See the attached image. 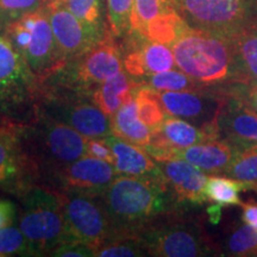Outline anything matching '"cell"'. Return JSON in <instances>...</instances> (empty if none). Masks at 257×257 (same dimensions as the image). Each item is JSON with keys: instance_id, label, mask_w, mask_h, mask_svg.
Listing matches in <instances>:
<instances>
[{"instance_id": "cell-17", "label": "cell", "mask_w": 257, "mask_h": 257, "mask_svg": "<svg viewBox=\"0 0 257 257\" xmlns=\"http://www.w3.org/2000/svg\"><path fill=\"white\" fill-rule=\"evenodd\" d=\"M217 134L218 140L239 149L257 146V112L226 95L218 115Z\"/></svg>"}, {"instance_id": "cell-21", "label": "cell", "mask_w": 257, "mask_h": 257, "mask_svg": "<svg viewBox=\"0 0 257 257\" xmlns=\"http://www.w3.org/2000/svg\"><path fill=\"white\" fill-rule=\"evenodd\" d=\"M111 125L112 135L141 148L147 147L152 141V130L138 117L135 95L112 115Z\"/></svg>"}, {"instance_id": "cell-32", "label": "cell", "mask_w": 257, "mask_h": 257, "mask_svg": "<svg viewBox=\"0 0 257 257\" xmlns=\"http://www.w3.org/2000/svg\"><path fill=\"white\" fill-rule=\"evenodd\" d=\"M135 0H107V23L117 38L125 37L131 30V14Z\"/></svg>"}, {"instance_id": "cell-12", "label": "cell", "mask_w": 257, "mask_h": 257, "mask_svg": "<svg viewBox=\"0 0 257 257\" xmlns=\"http://www.w3.org/2000/svg\"><path fill=\"white\" fill-rule=\"evenodd\" d=\"M167 114L186 119L218 140L217 119L226 95L220 87H201L194 91L159 92Z\"/></svg>"}, {"instance_id": "cell-28", "label": "cell", "mask_w": 257, "mask_h": 257, "mask_svg": "<svg viewBox=\"0 0 257 257\" xmlns=\"http://www.w3.org/2000/svg\"><path fill=\"white\" fill-rule=\"evenodd\" d=\"M186 25L187 24L179 15V12H173L154 19L140 34H142L148 40L170 47L180 36Z\"/></svg>"}, {"instance_id": "cell-9", "label": "cell", "mask_w": 257, "mask_h": 257, "mask_svg": "<svg viewBox=\"0 0 257 257\" xmlns=\"http://www.w3.org/2000/svg\"><path fill=\"white\" fill-rule=\"evenodd\" d=\"M186 24L236 37L257 19V0H174Z\"/></svg>"}, {"instance_id": "cell-39", "label": "cell", "mask_w": 257, "mask_h": 257, "mask_svg": "<svg viewBox=\"0 0 257 257\" xmlns=\"http://www.w3.org/2000/svg\"><path fill=\"white\" fill-rule=\"evenodd\" d=\"M242 207V220L244 224L257 229V202L246 201L239 205Z\"/></svg>"}, {"instance_id": "cell-22", "label": "cell", "mask_w": 257, "mask_h": 257, "mask_svg": "<svg viewBox=\"0 0 257 257\" xmlns=\"http://www.w3.org/2000/svg\"><path fill=\"white\" fill-rule=\"evenodd\" d=\"M232 41L240 82H257V19Z\"/></svg>"}, {"instance_id": "cell-20", "label": "cell", "mask_w": 257, "mask_h": 257, "mask_svg": "<svg viewBox=\"0 0 257 257\" xmlns=\"http://www.w3.org/2000/svg\"><path fill=\"white\" fill-rule=\"evenodd\" d=\"M140 85L137 80L131 78L130 74L120 70L101 82L92 92L91 98L111 118L128 99L133 98Z\"/></svg>"}, {"instance_id": "cell-26", "label": "cell", "mask_w": 257, "mask_h": 257, "mask_svg": "<svg viewBox=\"0 0 257 257\" xmlns=\"http://www.w3.org/2000/svg\"><path fill=\"white\" fill-rule=\"evenodd\" d=\"M221 175L237 180L245 189L257 192V146L239 149Z\"/></svg>"}, {"instance_id": "cell-37", "label": "cell", "mask_w": 257, "mask_h": 257, "mask_svg": "<svg viewBox=\"0 0 257 257\" xmlns=\"http://www.w3.org/2000/svg\"><path fill=\"white\" fill-rule=\"evenodd\" d=\"M86 155L95 157V159L106 161L108 163H113V154L110 146L105 141L104 137L87 138L86 146Z\"/></svg>"}, {"instance_id": "cell-11", "label": "cell", "mask_w": 257, "mask_h": 257, "mask_svg": "<svg viewBox=\"0 0 257 257\" xmlns=\"http://www.w3.org/2000/svg\"><path fill=\"white\" fill-rule=\"evenodd\" d=\"M41 83L12 42L0 34V110L10 111L36 100Z\"/></svg>"}, {"instance_id": "cell-34", "label": "cell", "mask_w": 257, "mask_h": 257, "mask_svg": "<svg viewBox=\"0 0 257 257\" xmlns=\"http://www.w3.org/2000/svg\"><path fill=\"white\" fill-rule=\"evenodd\" d=\"M44 8L43 0H0V11L8 23Z\"/></svg>"}, {"instance_id": "cell-23", "label": "cell", "mask_w": 257, "mask_h": 257, "mask_svg": "<svg viewBox=\"0 0 257 257\" xmlns=\"http://www.w3.org/2000/svg\"><path fill=\"white\" fill-rule=\"evenodd\" d=\"M147 249L137 232H117L95 248L96 257L147 256Z\"/></svg>"}, {"instance_id": "cell-18", "label": "cell", "mask_w": 257, "mask_h": 257, "mask_svg": "<svg viewBox=\"0 0 257 257\" xmlns=\"http://www.w3.org/2000/svg\"><path fill=\"white\" fill-rule=\"evenodd\" d=\"M113 154V168L117 175L133 178L166 180L155 160L143 148L127 141L108 135L104 137Z\"/></svg>"}, {"instance_id": "cell-3", "label": "cell", "mask_w": 257, "mask_h": 257, "mask_svg": "<svg viewBox=\"0 0 257 257\" xmlns=\"http://www.w3.org/2000/svg\"><path fill=\"white\" fill-rule=\"evenodd\" d=\"M137 233L149 256H216L221 251L208 236L200 218L185 214L181 208L159 214Z\"/></svg>"}, {"instance_id": "cell-25", "label": "cell", "mask_w": 257, "mask_h": 257, "mask_svg": "<svg viewBox=\"0 0 257 257\" xmlns=\"http://www.w3.org/2000/svg\"><path fill=\"white\" fill-rule=\"evenodd\" d=\"M240 191H245L243 184L221 174H211L205 186L207 200L220 207L242 204L239 199Z\"/></svg>"}, {"instance_id": "cell-36", "label": "cell", "mask_w": 257, "mask_h": 257, "mask_svg": "<svg viewBox=\"0 0 257 257\" xmlns=\"http://www.w3.org/2000/svg\"><path fill=\"white\" fill-rule=\"evenodd\" d=\"M48 256L55 257H93L95 256L94 246L80 240H64L54 248Z\"/></svg>"}, {"instance_id": "cell-30", "label": "cell", "mask_w": 257, "mask_h": 257, "mask_svg": "<svg viewBox=\"0 0 257 257\" xmlns=\"http://www.w3.org/2000/svg\"><path fill=\"white\" fill-rule=\"evenodd\" d=\"M221 252L224 256H257V229L248 224L236 226L225 239Z\"/></svg>"}, {"instance_id": "cell-2", "label": "cell", "mask_w": 257, "mask_h": 257, "mask_svg": "<svg viewBox=\"0 0 257 257\" xmlns=\"http://www.w3.org/2000/svg\"><path fill=\"white\" fill-rule=\"evenodd\" d=\"M102 198L114 233L137 232L159 214L181 208L167 180L117 175Z\"/></svg>"}, {"instance_id": "cell-8", "label": "cell", "mask_w": 257, "mask_h": 257, "mask_svg": "<svg viewBox=\"0 0 257 257\" xmlns=\"http://www.w3.org/2000/svg\"><path fill=\"white\" fill-rule=\"evenodd\" d=\"M35 110L69 125L87 138L112 134L111 118L92 100L91 95L41 83Z\"/></svg>"}, {"instance_id": "cell-1", "label": "cell", "mask_w": 257, "mask_h": 257, "mask_svg": "<svg viewBox=\"0 0 257 257\" xmlns=\"http://www.w3.org/2000/svg\"><path fill=\"white\" fill-rule=\"evenodd\" d=\"M170 48L176 67L202 87L240 82L232 38L186 25Z\"/></svg>"}, {"instance_id": "cell-10", "label": "cell", "mask_w": 257, "mask_h": 257, "mask_svg": "<svg viewBox=\"0 0 257 257\" xmlns=\"http://www.w3.org/2000/svg\"><path fill=\"white\" fill-rule=\"evenodd\" d=\"M57 192L62 204L64 240H80L95 249L114 233L102 194Z\"/></svg>"}, {"instance_id": "cell-33", "label": "cell", "mask_w": 257, "mask_h": 257, "mask_svg": "<svg viewBox=\"0 0 257 257\" xmlns=\"http://www.w3.org/2000/svg\"><path fill=\"white\" fill-rule=\"evenodd\" d=\"M32 256L28 239L19 227L8 226L0 230V256Z\"/></svg>"}, {"instance_id": "cell-35", "label": "cell", "mask_w": 257, "mask_h": 257, "mask_svg": "<svg viewBox=\"0 0 257 257\" xmlns=\"http://www.w3.org/2000/svg\"><path fill=\"white\" fill-rule=\"evenodd\" d=\"M220 88L226 95L242 102L250 110L257 112V82H233Z\"/></svg>"}, {"instance_id": "cell-7", "label": "cell", "mask_w": 257, "mask_h": 257, "mask_svg": "<svg viewBox=\"0 0 257 257\" xmlns=\"http://www.w3.org/2000/svg\"><path fill=\"white\" fill-rule=\"evenodd\" d=\"M115 38L110 30L99 43L69 60L62 69L43 82L91 95L101 82L123 70V50Z\"/></svg>"}, {"instance_id": "cell-16", "label": "cell", "mask_w": 257, "mask_h": 257, "mask_svg": "<svg viewBox=\"0 0 257 257\" xmlns=\"http://www.w3.org/2000/svg\"><path fill=\"white\" fill-rule=\"evenodd\" d=\"M180 207L201 206L207 202V174L192 163L176 157L155 160Z\"/></svg>"}, {"instance_id": "cell-15", "label": "cell", "mask_w": 257, "mask_h": 257, "mask_svg": "<svg viewBox=\"0 0 257 257\" xmlns=\"http://www.w3.org/2000/svg\"><path fill=\"white\" fill-rule=\"evenodd\" d=\"M47 12L57 46L67 61L82 55L110 31V28L101 29L85 23L64 5L47 9Z\"/></svg>"}, {"instance_id": "cell-29", "label": "cell", "mask_w": 257, "mask_h": 257, "mask_svg": "<svg viewBox=\"0 0 257 257\" xmlns=\"http://www.w3.org/2000/svg\"><path fill=\"white\" fill-rule=\"evenodd\" d=\"M173 12H178L174 0H135L131 30L141 32L154 19Z\"/></svg>"}, {"instance_id": "cell-38", "label": "cell", "mask_w": 257, "mask_h": 257, "mask_svg": "<svg viewBox=\"0 0 257 257\" xmlns=\"http://www.w3.org/2000/svg\"><path fill=\"white\" fill-rule=\"evenodd\" d=\"M17 208L16 205L10 200H0V230L8 227L16 219Z\"/></svg>"}, {"instance_id": "cell-5", "label": "cell", "mask_w": 257, "mask_h": 257, "mask_svg": "<svg viewBox=\"0 0 257 257\" xmlns=\"http://www.w3.org/2000/svg\"><path fill=\"white\" fill-rule=\"evenodd\" d=\"M4 35L23 55L40 83L68 62L57 46L46 8L10 22Z\"/></svg>"}, {"instance_id": "cell-27", "label": "cell", "mask_w": 257, "mask_h": 257, "mask_svg": "<svg viewBox=\"0 0 257 257\" xmlns=\"http://www.w3.org/2000/svg\"><path fill=\"white\" fill-rule=\"evenodd\" d=\"M138 82L148 87L155 89L157 92H181L194 91L201 88L202 86L195 82L187 74L176 69H170L167 72L148 74L143 78L138 79Z\"/></svg>"}, {"instance_id": "cell-40", "label": "cell", "mask_w": 257, "mask_h": 257, "mask_svg": "<svg viewBox=\"0 0 257 257\" xmlns=\"http://www.w3.org/2000/svg\"><path fill=\"white\" fill-rule=\"evenodd\" d=\"M64 2H66V0H43L44 6H46L47 9L55 8V6H59V5H63Z\"/></svg>"}, {"instance_id": "cell-13", "label": "cell", "mask_w": 257, "mask_h": 257, "mask_svg": "<svg viewBox=\"0 0 257 257\" xmlns=\"http://www.w3.org/2000/svg\"><path fill=\"white\" fill-rule=\"evenodd\" d=\"M22 124L0 125V188L21 195L40 179L23 142Z\"/></svg>"}, {"instance_id": "cell-4", "label": "cell", "mask_w": 257, "mask_h": 257, "mask_svg": "<svg viewBox=\"0 0 257 257\" xmlns=\"http://www.w3.org/2000/svg\"><path fill=\"white\" fill-rule=\"evenodd\" d=\"M25 149L41 178L86 156L87 137L69 125L35 110L34 119L23 126Z\"/></svg>"}, {"instance_id": "cell-41", "label": "cell", "mask_w": 257, "mask_h": 257, "mask_svg": "<svg viewBox=\"0 0 257 257\" xmlns=\"http://www.w3.org/2000/svg\"><path fill=\"white\" fill-rule=\"evenodd\" d=\"M6 24H8V21H6L4 15L2 14V11H0V31H4Z\"/></svg>"}, {"instance_id": "cell-19", "label": "cell", "mask_w": 257, "mask_h": 257, "mask_svg": "<svg viewBox=\"0 0 257 257\" xmlns=\"http://www.w3.org/2000/svg\"><path fill=\"white\" fill-rule=\"evenodd\" d=\"M238 152L239 148L232 146L226 141L214 140L195 144L185 149H174L169 153L168 157L187 161L206 174L211 175L223 174Z\"/></svg>"}, {"instance_id": "cell-14", "label": "cell", "mask_w": 257, "mask_h": 257, "mask_svg": "<svg viewBox=\"0 0 257 257\" xmlns=\"http://www.w3.org/2000/svg\"><path fill=\"white\" fill-rule=\"evenodd\" d=\"M115 176L111 163L86 155L51 173L47 180L57 191L104 194Z\"/></svg>"}, {"instance_id": "cell-6", "label": "cell", "mask_w": 257, "mask_h": 257, "mask_svg": "<svg viewBox=\"0 0 257 257\" xmlns=\"http://www.w3.org/2000/svg\"><path fill=\"white\" fill-rule=\"evenodd\" d=\"M23 211L19 229L28 239L32 256L49 255L64 240V219L59 192L34 184L22 193Z\"/></svg>"}, {"instance_id": "cell-31", "label": "cell", "mask_w": 257, "mask_h": 257, "mask_svg": "<svg viewBox=\"0 0 257 257\" xmlns=\"http://www.w3.org/2000/svg\"><path fill=\"white\" fill-rule=\"evenodd\" d=\"M64 6L82 22L96 28H110L105 22L104 0H66Z\"/></svg>"}, {"instance_id": "cell-24", "label": "cell", "mask_w": 257, "mask_h": 257, "mask_svg": "<svg viewBox=\"0 0 257 257\" xmlns=\"http://www.w3.org/2000/svg\"><path fill=\"white\" fill-rule=\"evenodd\" d=\"M138 117L148 127L155 131L165 121L167 112L161 101L159 92L141 83L135 93Z\"/></svg>"}]
</instances>
